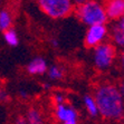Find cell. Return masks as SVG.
Wrapping results in <instances>:
<instances>
[{
  "label": "cell",
  "instance_id": "5",
  "mask_svg": "<svg viewBox=\"0 0 124 124\" xmlns=\"http://www.w3.org/2000/svg\"><path fill=\"white\" fill-rule=\"evenodd\" d=\"M107 35V28L105 25H95L87 29L85 35L86 47H97L101 45Z\"/></svg>",
  "mask_w": 124,
  "mask_h": 124
},
{
  "label": "cell",
  "instance_id": "16",
  "mask_svg": "<svg viewBox=\"0 0 124 124\" xmlns=\"http://www.w3.org/2000/svg\"><path fill=\"white\" fill-rule=\"evenodd\" d=\"M8 100H9L8 93H7L5 90H2V88H0V102L3 103V102H7Z\"/></svg>",
  "mask_w": 124,
  "mask_h": 124
},
{
  "label": "cell",
  "instance_id": "2",
  "mask_svg": "<svg viewBox=\"0 0 124 124\" xmlns=\"http://www.w3.org/2000/svg\"><path fill=\"white\" fill-rule=\"evenodd\" d=\"M76 16L82 23L90 27L95 25H105L107 21V16L103 3L96 0H88L77 5Z\"/></svg>",
  "mask_w": 124,
  "mask_h": 124
},
{
  "label": "cell",
  "instance_id": "12",
  "mask_svg": "<svg viewBox=\"0 0 124 124\" xmlns=\"http://www.w3.org/2000/svg\"><path fill=\"white\" fill-rule=\"evenodd\" d=\"M112 38L115 45H117V46H124V31L117 25L112 30Z\"/></svg>",
  "mask_w": 124,
  "mask_h": 124
},
{
  "label": "cell",
  "instance_id": "8",
  "mask_svg": "<svg viewBox=\"0 0 124 124\" xmlns=\"http://www.w3.org/2000/svg\"><path fill=\"white\" fill-rule=\"evenodd\" d=\"M47 69L48 67H47L46 61L41 57L34 58L27 66V72L31 75H40V74L46 73Z\"/></svg>",
  "mask_w": 124,
  "mask_h": 124
},
{
  "label": "cell",
  "instance_id": "15",
  "mask_svg": "<svg viewBox=\"0 0 124 124\" xmlns=\"http://www.w3.org/2000/svg\"><path fill=\"white\" fill-rule=\"evenodd\" d=\"M54 102H55L56 105H58V104H64L65 103V96H64L63 94H61V93H57V94L54 95Z\"/></svg>",
  "mask_w": 124,
  "mask_h": 124
},
{
  "label": "cell",
  "instance_id": "9",
  "mask_svg": "<svg viewBox=\"0 0 124 124\" xmlns=\"http://www.w3.org/2000/svg\"><path fill=\"white\" fill-rule=\"evenodd\" d=\"M84 105L86 107L87 113L91 116L95 117V116L98 115V108H97V105H96L95 100H94V96H92V95L84 96Z\"/></svg>",
  "mask_w": 124,
  "mask_h": 124
},
{
  "label": "cell",
  "instance_id": "7",
  "mask_svg": "<svg viewBox=\"0 0 124 124\" xmlns=\"http://www.w3.org/2000/svg\"><path fill=\"white\" fill-rule=\"evenodd\" d=\"M103 6L107 19L120 20L124 16V0H105Z\"/></svg>",
  "mask_w": 124,
  "mask_h": 124
},
{
  "label": "cell",
  "instance_id": "14",
  "mask_svg": "<svg viewBox=\"0 0 124 124\" xmlns=\"http://www.w3.org/2000/svg\"><path fill=\"white\" fill-rule=\"evenodd\" d=\"M47 74H48V77L50 78V79H56V81L62 79L63 76H64L63 69H62L61 67H58V66L49 67V68L47 69Z\"/></svg>",
  "mask_w": 124,
  "mask_h": 124
},
{
  "label": "cell",
  "instance_id": "4",
  "mask_svg": "<svg viewBox=\"0 0 124 124\" xmlns=\"http://www.w3.org/2000/svg\"><path fill=\"white\" fill-rule=\"evenodd\" d=\"M116 50L112 44L102 43L95 47L94 50V64L98 69H107L112 66L115 59Z\"/></svg>",
  "mask_w": 124,
  "mask_h": 124
},
{
  "label": "cell",
  "instance_id": "23",
  "mask_svg": "<svg viewBox=\"0 0 124 124\" xmlns=\"http://www.w3.org/2000/svg\"><path fill=\"white\" fill-rule=\"evenodd\" d=\"M0 1H1V0H0Z\"/></svg>",
  "mask_w": 124,
  "mask_h": 124
},
{
  "label": "cell",
  "instance_id": "13",
  "mask_svg": "<svg viewBox=\"0 0 124 124\" xmlns=\"http://www.w3.org/2000/svg\"><path fill=\"white\" fill-rule=\"evenodd\" d=\"M3 38H5V40L9 46H17L18 41H19L17 34L12 29H8L6 31H3Z\"/></svg>",
  "mask_w": 124,
  "mask_h": 124
},
{
  "label": "cell",
  "instance_id": "1",
  "mask_svg": "<svg viewBox=\"0 0 124 124\" xmlns=\"http://www.w3.org/2000/svg\"><path fill=\"white\" fill-rule=\"evenodd\" d=\"M94 100L102 117L110 121H118L124 116V100L118 87L114 84L104 83L95 90Z\"/></svg>",
  "mask_w": 124,
  "mask_h": 124
},
{
  "label": "cell",
  "instance_id": "17",
  "mask_svg": "<svg viewBox=\"0 0 124 124\" xmlns=\"http://www.w3.org/2000/svg\"><path fill=\"white\" fill-rule=\"evenodd\" d=\"M15 124H28V123H27V118L25 116L19 115L15 120Z\"/></svg>",
  "mask_w": 124,
  "mask_h": 124
},
{
  "label": "cell",
  "instance_id": "19",
  "mask_svg": "<svg viewBox=\"0 0 124 124\" xmlns=\"http://www.w3.org/2000/svg\"><path fill=\"white\" fill-rule=\"evenodd\" d=\"M117 26L120 27V28H121L122 30L124 31V16L121 18V19H120V21H118V25H117Z\"/></svg>",
  "mask_w": 124,
  "mask_h": 124
},
{
  "label": "cell",
  "instance_id": "10",
  "mask_svg": "<svg viewBox=\"0 0 124 124\" xmlns=\"http://www.w3.org/2000/svg\"><path fill=\"white\" fill-rule=\"evenodd\" d=\"M26 118L28 124H44V117L40 111L37 108H30L27 112Z\"/></svg>",
  "mask_w": 124,
  "mask_h": 124
},
{
  "label": "cell",
  "instance_id": "21",
  "mask_svg": "<svg viewBox=\"0 0 124 124\" xmlns=\"http://www.w3.org/2000/svg\"><path fill=\"white\" fill-rule=\"evenodd\" d=\"M121 61H122V65H123V68H124V50L122 53V56H121Z\"/></svg>",
  "mask_w": 124,
  "mask_h": 124
},
{
  "label": "cell",
  "instance_id": "18",
  "mask_svg": "<svg viewBox=\"0 0 124 124\" xmlns=\"http://www.w3.org/2000/svg\"><path fill=\"white\" fill-rule=\"evenodd\" d=\"M118 90H120V93H121L122 97H123L124 100V78L122 79V82L120 83V86H118Z\"/></svg>",
  "mask_w": 124,
  "mask_h": 124
},
{
  "label": "cell",
  "instance_id": "11",
  "mask_svg": "<svg viewBox=\"0 0 124 124\" xmlns=\"http://www.w3.org/2000/svg\"><path fill=\"white\" fill-rule=\"evenodd\" d=\"M12 23V17L11 14L8 10H1L0 11V30L6 31L8 29H10V26Z\"/></svg>",
  "mask_w": 124,
  "mask_h": 124
},
{
  "label": "cell",
  "instance_id": "3",
  "mask_svg": "<svg viewBox=\"0 0 124 124\" xmlns=\"http://www.w3.org/2000/svg\"><path fill=\"white\" fill-rule=\"evenodd\" d=\"M38 6L45 15L53 19H63L72 14L73 0H37Z\"/></svg>",
  "mask_w": 124,
  "mask_h": 124
},
{
  "label": "cell",
  "instance_id": "20",
  "mask_svg": "<svg viewBox=\"0 0 124 124\" xmlns=\"http://www.w3.org/2000/svg\"><path fill=\"white\" fill-rule=\"evenodd\" d=\"M85 1H88V0H74V2L77 3V5H79V3H83V2H85Z\"/></svg>",
  "mask_w": 124,
  "mask_h": 124
},
{
  "label": "cell",
  "instance_id": "22",
  "mask_svg": "<svg viewBox=\"0 0 124 124\" xmlns=\"http://www.w3.org/2000/svg\"><path fill=\"white\" fill-rule=\"evenodd\" d=\"M123 124H124V116H123Z\"/></svg>",
  "mask_w": 124,
  "mask_h": 124
},
{
  "label": "cell",
  "instance_id": "6",
  "mask_svg": "<svg viewBox=\"0 0 124 124\" xmlns=\"http://www.w3.org/2000/svg\"><path fill=\"white\" fill-rule=\"evenodd\" d=\"M55 116L62 124H77L78 114L76 110L66 103L56 105Z\"/></svg>",
  "mask_w": 124,
  "mask_h": 124
}]
</instances>
